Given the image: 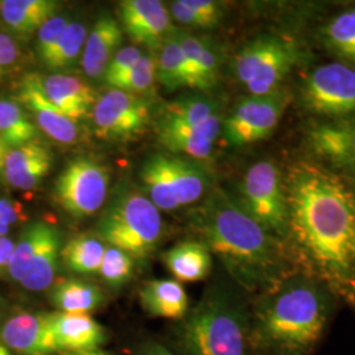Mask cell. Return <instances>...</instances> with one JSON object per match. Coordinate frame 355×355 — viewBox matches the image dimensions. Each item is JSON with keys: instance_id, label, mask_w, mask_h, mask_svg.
I'll use <instances>...</instances> for the list:
<instances>
[{"instance_id": "cell-1", "label": "cell", "mask_w": 355, "mask_h": 355, "mask_svg": "<svg viewBox=\"0 0 355 355\" xmlns=\"http://www.w3.org/2000/svg\"><path fill=\"white\" fill-rule=\"evenodd\" d=\"M284 174L286 243L296 265L355 309V203L346 179L308 157L293 161Z\"/></svg>"}, {"instance_id": "cell-2", "label": "cell", "mask_w": 355, "mask_h": 355, "mask_svg": "<svg viewBox=\"0 0 355 355\" xmlns=\"http://www.w3.org/2000/svg\"><path fill=\"white\" fill-rule=\"evenodd\" d=\"M189 228L242 291L259 296L300 271L287 243L262 228L223 189L214 187L191 211Z\"/></svg>"}, {"instance_id": "cell-3", "label": "cell", "mask_w": 355, "mask_h": 355, "mask_svg": "<svg viewBox=\"0 0 355 355\" xmlns=\"http://www.w3.org/2000/svg\"><path fill=\"white\" fill-rule=\"evenodd\" d=\"M337 302L321 282L296 271L257 296L250 315L253 349L267 355L313 354Z\"/></svg>"}, {"instance_id": "cell-4", "label": "cell", "mask_w": 355, "mask_h": 355, "mask_svg": "<svg viewBox=\"0 0 355 355\" xmlns=\"http://www.w3.org/2000/svg\"><path fill=\"white\" fill-rule=\"evenodd\" d=\"M179 340L186 355H253L252 318L241 295L209 287L184 318Z\"/></svg>"}, {"instance_id": "cell-5", "label": "cell", "mask_w": 355, "mask_h": 355, "mask_svg": "<svg viewBox=\"0 0 355 355\" xmlns=\"http://www.w3.org/2000/svg\"><path fill=\"white\" fill-rule=\"evenodd\" d=\"M223 103L195 91L167 103L155 121L158 142L168 152L195 161L208 159L221 135Z\"/></svg>"}, {"instance_id": "cell-6", "label": "cell", "mask_w": 355, "mask_h": 355, "mask_svg": "<svg viewBox=\"0 0 355 355\" xmlns=\"http://www.w3.org/2000/svg\"><path fill=\"white\" fill-rule=\"evenodd\" d=\"M96 232L103 242L144 261L159 245L164 223L159 209L146 195L127 189L114 195L96 224Z\"/></svg>"}, {"instance_id": "cell-7", "label": "cell", "mask_w": 355, "mask_h": 355, "mask_svg": "<svg viewBox=\"0 0 355 355\" xmlns=\"http://www.w3.org/2000/svg\"><path fill=\"white\" fill-rule=\"evenodd\" d=\"M309 60V53L296 40L261 33L236 53L232 69L248 95L262 96L284 87L292 71Z\"/></svg>"}, {"instance_id": "cell-8", "label": "cell", "mask_w": 355, "mask_h": 355, "mask_svg": "<svg viewBox=\"0 0 355 355\" xmlns=\"http://www.w3.org/2000/svg\"><path fill=\"white\" fill-rule=\"evenodd\" d=\"M234 199L262 228L286 242L290 207L286 174L278 162L259 159L249 166L239 183Z\"/></svg>"}, {"instance_id": "cell-9", "label": "cell", "mask_w": 355, "mask_h": 355, "mask_svg": "<svg viewBox=\"0 0 355 355\" xmlns=\"http://www.w3.org/2000/svg\"><path fill=\"white\" fill-rule=\"evenodd\" d=\"M293 98L320 121L355 114V69L338 61L320 64L305 74Z\"/></svg>"}, {"instance_id": "cell-10", "label": "cell", "mask_w": 355, "mask_h": 355, "mask_svg": "<svg viewBox=\"0 0 355 355\" xmlns=\"http://www.w3.org/2000/svg\"><path fill=\"white\" fill-rule=\"evenodd\" d=\"M62 250L61 233L45 221L28 225L17 243L8 265V274L29 291L40 292L53 286Z\"/></svg>"}, {"instance_id": "cell-11", "label": "cell", "mask_w": 355, "mask_h": 355, "mask_svg": "<svg viewBox=\"0 0 355 355\" xmlns=\"http://www.w3.org/2000/svg\"><path fill=\"white\" fill-rule=\"evenodd\" d=\"M293 101L286 86L262 96L245 95L224 116L220 137L229 148L240 149L268 139Z\"/></svg>"}, {"instance_id": "cell-12", "label": "cell", "mask_w": 355, "mask_h": 355, "mask_svg": "<svg viewBox=\"0 0 355 355\" xmlns=\"http://www.w3.org/2000/svg\"><path fill=\"white\" fill-rule=\"evenodd\" d=\"M111 171L89 157H78L64 166L54 182L53 195L67 215L85 218L96 214L107 199Z\"/></svg>"}, {"instance_id": "cell-13", "label": "cell", "mask_w": 355, "mask_h": 355, "mask_svg": "<svg viewBox=\"0 0 355 355\" xmlns=\"http://www.w3.org/2000/svg\"><path fill=\"white\" fill-rule=\"evenodd\" d=\"M148 103L139 95L120 89H110L98 101L92 110L95 133L99 139L112 142L136 140L150 124Z\"/></svg>"}, {"instance_id": "cell-14", "label": "cell", "mask_w": 355, "mask_h": 355, "mask_svg": "<svg viewBox=\"0 0 355 355\" xmlns=\"http://www.w3.org/2000/svg\"><path fill=\"white\" fill-rule=\"evenodd\" d=\"M303 145L308 158L331 170L355 168V114L312 123L305 128Z\"/></svg>"}, {"instance_id": "cell-15", "label": "cell", "mask_w": 355, "mask_h": 355, "mask_svg": "<svg viewBox=\"0 0 355 355\" xmlns=\"http://www.w3.org/2000/svg\"><path fill=\"white\" fill-rule=\"evenodd\" d=\"M123 31L136 44L159 51L174 32L171 16L158 0H125L119 4Z\"/></svg>"}, {"instance_id": "cell-16", "label": "cell", "mask_w": 355, "mask_h": 355, "mask_svg": "<svg viewBox=\"0 0 355 355\" xmlns=\"http://www.w3.org/2000/svg\"><path fill=\"white\" fill-rule=\"evenodd\" d=\"M0 341L19 355H53L57 352L51 313H20L8 318L0 329Z\"/></svg>"}, {"instance_id": "cell-17", "label": "cell", "mask_w": 355, "mask_h": 355, "mask_svg": "<svg viewBox=\"0 0 355 355\" xmlns=\"http://www.w3.org/2000/svg\"><path fill=\"white\" fill-rule=\"evenodd\" d=\"M35 79L44 96L76 124L92 114L98 96L82 79L66 74L35 76Z\"/></svg>"}, {"instance_id": "cell-18", "label": "cell", "mask_w": 355, "mask_h": 355, "mask_svg": "<svg viewBox=\"0 0 355 355\" xmlns=\"http://www.w3.org/2000/svg\"><path fill=\"white\" fill-rule=\"evenodd\" d=\"M51 333L58 353H86L99 350L107 333L87 313H51Z\"/></svg>"}, {"instance_id": "cell-19", "label": "cell", "mask_w": 355, "mask_h": 355, "mask_svg": "<svg viewBox=\"0 0 355 355\" xmlns=\"http://www.w3.org/2000/svg\"><path fill=\"white\" fill-rule=\"evenodd\" d=\"M19 101L26 105L38 128L51 139L64 145H71L78 139L76 124L49 102L38 89L35 76H26L19 87Z\"/></svg>"}, {"instance_id": "cell-20", "label": "cell", "mask_w": 355, "mask_h": 355, "mask_svg": "<svg viewBox=\"0 0 355 355\" xmlns=\"http://www.w3.org/2000/svg\"><path fill=\"white\" fill-rule=\"evenodd\" d=\"M51 153L37 141L11 149L7 154L3 175L7 183L17 190H31L51 173Z\"/></svg>"}, {"instance_id": "cell-21", "label": "cell", "mask_w": 355, "mask_h": 355, "mask_svg": "<svg viewBox=\"0 0 355 355\" xmlns=\"http://www.w3.org/2000/svg\"><path fill=\"white\" fill-rule=\"evenodd\" d=\"M124 40L121 24L111 16H102L92 26L82 53V67L91 79L104 76L107 66L120 51Z\"/></svg>"}, {"instance_id": "cell-22", "label": "cell", "mask_w": 355, "mask_h": 355, "mask_svg": "<svg viewBox=\"0 0 355 355\" xmlns=\"http://www.w3.org/2000/svg\"><path fill=\"white\" fill-rule=\"evenodd\" d=\"M141 305L154 318L182 320L189 313L190 302L183 284L175 279L148 282L140 290Z\"/></svg>"}, {"instance_id": "cell-23", "label": "cell", "mask_w": 355, "mask_h": 355, "mask_svg": "<svg viewBox=\"0 0 355 355\" xmlns=\"http://www.w3.org/2000/svg\"><path fill=\"white\" fill-rule=\"evenodd\" d=\"M212 254L196 240L179 242L164 255L166 266L179 283L205 279L212 270Z\"/></svg>"}, {"instance_id": "cell-24", "label": "cell", "mask_w": 355, "mask_h": 355, "mask_svg": "<svg viewBox=\"0 0 355 355\" xmlns=\"http://www.w3.org/2000/svg\"><path fill=\"white\" fill-rule=\"evenodd\" d=\"M60 3L54 0H4L0 16L13 33L31 36L55 16Z\"/></svg>"}, {"instance_id": "cell-25", "label": "cell", "mask_w": 355, "mask_h": 355, "mask_svg": "<svg viewBox=\"0 0 355 355\" xmlns=\"http://www.w3.org/2000/svg\"><path fill=\"white\" fill-rule=\"evenodd\" d=\"M324 49L355 69V7L337 13L318 29Z\"/></svg>"}, {"instance_id": "cell-26", "label": "cell", "mask_w": 355, "mask_h": 355, "mask_svg": "<svg viewBox=\"0 0 355 355\" xmlns=\"http://www.w3.org/2000/svg\"><path fill=\"white\" fill-rule=\"evenodd\" d=\"M140 178L146 196L159 211L180 208L177 191L166 165L165 154H154L148 158L141 167Z\"/></svg>"}, {"instance_id": "cell-27", "label": "cell", "mask_w": 355, "mask_h": 355, "mask_svg": "<svg viewBox=\"0 0 355 355\" xmlns=\"http://www.w3.org/2000/svg\"><path fill=\"white\" fill-rule=\"evenodd\" d=\"M51 303L64 313H87L98 309L104 295L101 288L83 280L64 279L53 284Z\"/></svg>"}, {"instance_id": "cell-28", "label": "cell", "mask_w": 355, "mask_h": 355, "mask_svg": "<svg viewBox=\"0 0 355 355\" xmlns=\"http://www.w3.org/2000/svg\"><path fill=\"white\" fill-rule=\"evenodd\" d=\"M227 8V3L216 0H177L171 3L168 12L180 26L212 31L224 21Z\"/></svg>"}, {"instance_id": "cell-29", "label": "cell", "mask_w": 355, "mask_h": 355, "mask_svg": "<svg viewBox=\"0 0 355 355\" xmlns=\"http://www.w3.org/2000/svg\"><path fill=\"white\" fill-rule=\"evenodd\" d=\"M104 242L91 234H78L62 246L61 258L71 272L80 275L98 274L105 252Z\"/></svg>"}, {"instance_id": "cell-30", "label": "cell", "mask_w": 355, "mask_h": 355, "mask_svg": "<svg viewBox=\"0 0 355 355\" xmlns=\"http://www.w3.org/2000/svg\"><path fill=\"white\" fill-rule=\"evenodd\" d=\"M155 60V80H158L166 91L173 92L177 89H190V76L175 29L166 40Z\"/></svg>"}, {"instance_id": "cell-31", "label": "cell", "mask_w": 355, "mask_h": 355, "mask_svg": "<svg viewBox=\"0 0 355 355\" xmlns=\"http://www.w3.org/2000/svg\"><path fill=\"white\" fill-rule=\"evenodd\" d=\"M37 137V127L19 103L0 101V140L10 149H16L36 141Z\"/></svg>"}, {"instance_id": "cell-32", "label": "cell", "mask_w": 355, "mask_h": 355, "mask_svg": "<svg viewBox=\"0 0 355 355\" xmlns=\"http://www.w3.org/2000/svg\"><path fill=\"white\" fill-rule=\"evenodd\" d=\"M87 40L86 26L80 23H69L62 36L53 48L51 54L42 61L51 71L71 69L78 64Z\"/></svg>"}, {"instance_id": "cell-33", "label": "cell", "mask_w": 355, "mask_h": 355, "mask_svg": "<svg viewBox=\"0 0 355 355\" xmlns=\"http://www.w3.org/2000/svg\"><path fill=\"white\" fill-rule=\"evenodd\" d=\"M155 57L150 53H144L140 61L130 70L107 85L114 89H120L133 95L145 92L152 87L155 80Z\"/></svg>"}, {"instance_id": "cell-34", "label": "cell", "mask_w": 355, "mask_h": 355, "mask_svg": "<svg viewBox=\"0 0 355 355\" xmlns=\"http://www.w3.org/2000/svg\"><path fill=\"white\" fill-rule=\"evenodd\" d=\"M223 66V51L212 38L204 36L203 46L199 55L196 87L195 91L208 92L215 87L220 79Z\"/></svg>"}, {"instance_id": "cell-35", "label": "cell", "mask_w": 355, "mask_h": 355, "mask_svg": "<svg viewBox=\"0 0 355 355\" xmlns=\"http://www.w3.org/2000/svg\"><path fill=\"white\" fill-rule=\"evenodd\" d=\"M135 259L129 254L114 248L107 246L99 274L103 280L114 288L123 287L133 275Z\"/></svg>"}, {"instance_id": "cell-36", "label": "cell", "mask_w": 355, "mask_h": 355, "mask_svg": "<svg viewBox=\"0 0 355 355\" xmlns=\"http://www.w3.org/2000/svg\"><path fill=\"white\" fill-rule=\"evenodd\" d=\"M69 23L70 21L67 20V17L55 15L38 29L36 49H37L38 58L41 60V62L45 61V58L51 54V51L58 42L60 37L62 36Z\"/></svg>"}, {"instance_id": "cell-37", "label": "cell", "mask_w": 355, "mask_h": 355, "mask_svg": "<svg viewBox=\"0 0 355 355\" xmlns=\"http://www.w3.org/2000/svg\"><path fill=\"white\" fill-rule=\"evenodd\" d=\"M144 55V51L136 46H125L117 51L111 60V62L107 66V70L104 73V82L110 83L116 78L125 74L128 70H130L135 64L140 61Z\"/></svg>"}, {"instance_id": "cell-38", "label": "cell", "mask_w": 355, "mask_h": 355, "mask_svg": "<svg viewBox=\"0 0 355 355\" xmlns=\"http://www.w3.org/2000/svg\"><path fill=\"white\" fill-rule=\"evenodd\" d=\"M20 57L16 41L8 35L0 33V76H4Z\"/></svg>"}, {"instance_id": "cell-39", "label": "cell", "mask_w": 355, "mask_h": 355, "mask_svg": "<svg viewBox=\"0 0 355 355\" xmlns=\"http://www.w3.org/2000/svg\"><path fill=\"white\" fill-rule=\"evenodd\" d=\"M24 218L26 215L21 204L0 198V223L11 227Z\"/></svg>"}, {"instance_id": "cell-40", "label": "cell", "mask_w": 355, "mask_h": 355, "mask_svg": "<svg viewBox=\"0 0 355 355\" xmlns=\"http://www.w3.org/2000/svg\"><path fill=\"white\" fill-rule=\"evenodd\" d=\"M15 242L8 237H0V271L7 270L12 257Z\"/></svg>"}, {"instance_id": "cell-41", "label": "cell", "mask_w": 355, "mask_h": 355, "mask_svg": "<svg viewBox=\"0 0 355 355\" xmlns=\"http://www.w3.org/2000/svg\"><path fill=\"white\" fill-rule=\"evenodd\" d=\"M140 355H177L170 352L167 347L157 343H149L142 346Z\"/></svg>"}, {"instance_id": "cell-42", "label": "cell", "mask_w": 355, "mask_h": 355, "mask_svg": "<svg viewBox=\"0 0 355 355\" xmlns=\"http://www.w3.org/2000/svg\"><path fill=\"white\" fill-rule=\"evenodd\" d=\"M343 174V178L346 179L352 193H353V198H354L355 203V168H350V170H345V171H338Z\"/></svg>"}, {"instance_id": "cell-43", "label": "cell", "mask_w": 355, "mask_h": 355, "mask_svg": "<svg viewBox=\"0 0 355 355\" xmlns=\"http://www.w3.org/2000/svg\"><path fill=\"white\" fill-rule=\"evenodd\" d=\"M10 148L0 140V174H3V170H4V162H6V158H7V154L10 153Z\"/></svg>"}, {"instance_id": "cell-44", "label": "cell", "mask_w": 355, "mask_h": 355, "mask_svg": "<svg viewBox=\"0 0 355 355\" xmlns=\"http://www.w3.org/2000/svg\"><path fill=\"white\" fill-rule=\"evenodd\" d=\"M58 355H110V353L104 352L102 349L94 350V352H86V353H60Z\"/></svg>"}, {"instance_id": "cell-45", "label": "cell", "mask_w": 355, "mask_h": 355, "mask_svg": "<svg viewBox=\"0 0 355 355\" xmlns=\"http://www.w3.org/2000/svg\"><path fill=\"white\" fill-rule=\"evenodd\" d=\"M10 228H11V227H8V225L0 223V237H7V234L10 233Z\"/></svg>"}, {"instance_id": "cell-46", "label": "cell", "mask_w": 355, "mask_h": 355, "mask_svg": "<svg viewBox=\"0 0 355 355\" xmlns=\"http://www.w3.org/2000/svg\"><path fill=\"white\" fill-rule=\"evenodd\" d=\"M0 355H15L13 352H11L4 343L0 341Z\"/></svg>"}, {"instance_id": "cell-47", "label": "cell", "mask_w": 355, "mask_h": 355, "mask_svg": "<svg viewBox=\"0 0 355 355\" xmlns=\"http://www.w3.org/2000/svg\"><path fill=\"white\" fill-rule=\"evenodd\" d=\"M0 4H1V1H0Z\"/></svg>"}]
</instances>
